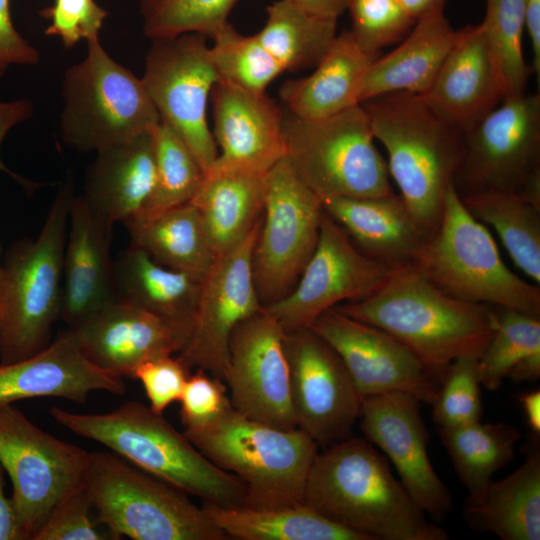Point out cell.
Here are the masks:
<instances>
[{
    "instance_id": "6da1fadb",
    "label": "cell",
    "mask_w": 540,
    "mask_h": 540,
    "mask_svg": "<svg viewBox=\"0 0 540 540\" xmlns=\"http://www.w3.org/2000/svg\"><path fill=\"white\" fill-rule=\"evenodd\" d=\"M303 504L366 540L449 539L366 438L350 436L316 454Z\"/></svg>"
},
{
    "instance_id": "7a4b0ae2",
    "label": "cell",
    "mask_w": 540,
    "mask_h": 540,
    "mask_svg": "<svg viewBox=\"0 0 540 540\" xmlns=\"http://www.w3.org/2000/svg\"><path fill=\"white\" fill-rule=\"evenodd\" d=\"M336 308L395 337L441 379L457 357L481 355L495 329L493 306L448 295L412 265L394 268L369 297Z\"/></svg>"
},
{
    "instance_id": "3957f363",
    "label": "cell",
    "mask_w": 540,
    "mask_h": 540,
    "mask_svg": "<svg viewBox=\"0 0 540 540\" xmlns=\"http://www.w3.org/2000/svg\"><path fill=\"white\" fill-rule=\"evenodd\" d=\"M361 105L375 140L387 152L389 175L399 196L430 235L462 159L464 131L420 94L391 92Z\"/></svg>"
},
{
    "instance_id": "277c9868",
    "label": "cell",
    "mask_w": 540,
    "mask_h": 540,
    "mask_svg": "<svg viewBox=\"0 0 540 540\" xmlns=\"http://www.w3.org/2000/svg\"><path fill=\"white\" fill-rule=\"evenodd\" d=\"M50 414L74 434L103 444L203 503L245 506L243 483L207 459L163 414L143 403L128 401L104 414H80L53 406Z\"/></svg>"
},
{
    "instance_id": "5b68a950",
    "label": "cell",
    "mask_w": 540,
    "mask_h": 540,
    "mask_svg": "<svg viewBox=\"0 0 540 540\" xmlns=\"http://www.w3.org/2000/svg\"><path fill=\"white\" fill-rule=\"evenodd\" d=\"M183 434L207 459L243 483L245 507L303 504L319 446L300 428L279 429L247 418L230 405L212 423Z\"/></svg>"
},
{
    "instance_id": "8992f818",
    "label": "cell",
    "mask_w": 540,
    "mask_h": 540,
    "mask_svg": "<svg viewBox=\"0 0 540 540\" xmlns=\"http://www.w3.org/2000/svg\"><path fill=\"white\" fill-rule=\"evenodd\" d=\"M72 181L58 191L35 240L14 245L2 266L0 284V363L29 358L49 345L60 317L63 257Z\"/></svg>"
},
{
    "instance_id": "52a82bcc",
    "label": "cell",
    "mask_w": 540,
    "mask_h": 540,
    "mask_svg": "<svg viewBox=\"0 0 540 540\" xmlns=\"http://www.w3.org/2000/svg\"><path fill=\"white\" fill-rule=\"evenodd\" d=\"M412 266L456 299L540 318L539 285L523 280L504 263L486 225L468 212L454 183L445 194L437 228Z\"/></svg>"
},
{
    "instance_id": "ba28073f",
    "label": "cell",
    "mask_w": 540,
    "mask_h": 540,
    "mask_svg": "<svg viewBox=\"0 0 540 540\" xmlns=\"http://www.w3.org/2000/svg\"><path fill=\"white\" fill-rule=\"evenodd\" d=\"M282 130L286 159L321 200L395 194L361 104L321 119L300 118L286 109Z\"/></svg>"
},
{
    "instance_id": "9c48e42d",
    "label": "cell",
    "mask_w": 540,
    "mask_h": 540,
    "mask_svg": "<svg viewBox=\"0 0 540 540\" xmlns=\"http://www.w3.org/2000/svg\"><path fill=\"white\" fill-rule=\"evenodd\" d=\"M62 79L60 134L78 151H98L152 132L161 118L142 78L116 62L99 38Z\"/></svg>"
},
{
    "instance_id": "30bf717a",
    "label": "cell",
    "mask_w": 540,
    "mask_h": 540,
    "mask_svg": "<svg viewBox=\"0 0 540 540\" xmlns=\"http://www.w3.org/2000/svg\"><path fill=\"white\" fill-rule=\"evenodd\" d=\"M85 485L97 522L107 526L114 539H227L185 492L113 454L90 453Z\"/></svg>"
},
{
    "instance_id": "8fae6325",
    "label": "cell",
    "mask_w": 540,
    "mask_h": 540,
    "mask_svg": "<svg viewBox=\"0 0 540 540\" xmlns=\"http://www.w3.org/2000/svg\"><path fill=\"white\" fill-rule=\"evenodd\" d=\"M454 187L460 197L507 193L540 207L539 93L504 99L464 131Z\"/></svg>"
},
{
    "instance_id": "7c38bea8",
    "label": "cell",
    "mask_w": 540,
    "mask_h": 540,
    "mask_svg": "<svg viewBox=\"0 0 540 540\" xmlns=\"http://www.w3.org/2000/svg\"><path fill=\"white\" fill-rule=\"evenodd\" d=\"M323 214L322 200L297 177L285 156L265 174L262 219L252 255L263 308L296 285L317 246Z\"/></svg>"
},
{
    "instance_id": "4fadbf2b",
    "label": "cell",
    "mask_w": 540,
    "mask_h": 540,
    "mask_svg": "<svg viewBox=\"0 0 540 540\" xmlns=\"http://www.w3.org/2000/svg\"><path fill=\"white\" fill-rule=\"evenodd\" d=\"M89 460V452L43 431L13 405L0 408V463L26 540L84 483Z\"/></svg>"
},
{
    "instance_id": "5bb4252c",
    "label": "cell",
    "mask_w": 540,
    "mask_h": 540,
    "mask_svg": "<svg viewBox=\"0 0 540 540\" xmlns=\"http://www.w3.org/2000/svg\"><path fill=\"white\" fill-rule=\"evenodd\" d=\"M206 38L186 33L152 40L142 77L161 120L181 136L204 172L218 156L207 107L219 76Z\"/></svg>"
},
{
    "instance_id": "9a60e30c",
    "label": "cell",
    "mask_w": 540,
    "mask_h": 540,
    "mask_svg": "<svg viewBox=\"0 0 540 540\" xmlns=\"http://www.w3.org/2000/svg\"><path fill=\"white\" fill-rule=\"evenodd\" d=\"M283 343L297 427L323 449L349 438L361 398L339 354L311 327L285 332Z\"/></svg>"
},
{
    "instance_id": "2e32d148",
    "label": "cell",
    "mask_w": 540,
    "mask_h": 540,
    "mask_svg": "<svg viewBox=\"0 0 540 540\" xmlns=\"http://www.w3.org/2000/svg\"><path fill=\"white\" fill-rule=\"evenodd\" d=\"M393 269L361 252L324 211L317 246L296 285L263 309L285 332L310 327L326 310L375 293Z\"/></svg>"
},
{
    "instance_id": "e0dca14e",
    "label": "cell",
    "mask_w": 540,
    "mask_h": 540,
    "mask_svg": "<svg viewBox=\"0 0 540 540\" xmlns=\"http://www.w3.org/2000/svg\"><path fill=\"white\" fill-rule=\"evenodd\" d=\"M261 219L235 246L217 255L201 281L188 340L179 358L189 367L223 380L235 327L263 309L252 273Z\"/></svg>"
},
{
    "instance_id": "ac0fdd59",
    "label": "cell",
    "mask_w": 540,
    "mask_h": 540,
    "mask_svg": "<svg viewBox=\"0 0 540 540\" xmlns=\"http://www.w3.org/2000/svg\"><path fill=\"white\" fill-rule=\"evenodd\" d=\"M310 327L339 354L361 399L403 392L420 402H435L440 377L389 333L336 307L320 314Z\"/></svg>"
},
{
    "instance_id": "d6986e66",
    "label": "cell",
    "mask_w": 540,
    "mask_h": 540,
    "mask_svg": "<svg viewBox=\"0 0 540 540\" xmlns=\"http://www.w3.org/2000/svg\"><path fill=\"white\" fill-rule=\"evenodd\" d=\"M285 331L264 309L231 333L223 380L231 406L247 418L290 430L297 428L284 350Z\"/></svg>"
},
{
    "instance_id": "ffe728a7",
    "label": "cell",
    "mask_w": 540,
    "mask_h": 540,
    "mask_svg": "<svg viewBox=\"0 0 540 540\" xmlns=\"http://www.w3.org/2000/svg\"><path fill=\"white\" fill-rule=\"evenodd\" d=\"M419 403L403 392L364 397L360 427L365 438L390 459L414 502L440 522L451 512L453 499L429 459V438Z\"/></svg>"
},
{
    "instance_id": "44dd1931",
    "label": "cell",
    "mask_w": 540,
    "mask_h": 540,
    "mask_svg": "<svg viewBox=\"0 0 540 540\" xmlns=\"http://www.w3.org/2000/svg\"><path fill=\"white\" fill-rule=\"evenodd\" d=\"M190 331L117 297L67 333L95 366L132 378L142 363L179 353Z\"/></svg>"
},
{
    "instance_id": "7402d4cb",
    "label": "cell",
    "mask_w": 540,
    "mask_h": 540,
    "mask_svg": "<svg viewBox=\"0 0 540 540\" xmlns=\"http://www.w3.org/2000/svg\"><path fill=\"white\" fill-rule=\"evenodd\" d=\"M210 101L212 134L220 153L209 170L265 175L285 156L284 111L265 92H251L219 80Z\"/></svg>"
},
{
    "instance_id": "603a6c76",
    "label": "cell",
    "mask_w": 540,
    "mask_h": 540,
    "mask_svg": "<svg viewBox=\"0 0 540 540\" xmlns=\"http://www.w3.org/2000/svg\"><path fill=\"white\" fill-rule=\"evenodd\" d=\"M68 224L60 317L72 327L118 296L110 259L113 224L99 217L82 195L72 198Z\"/></svg>"
},
{
    "instance_id": "cb8c5ba5",
    "label": "cell",
    "mask_w": 540,
    "mask_h": 540,
    "mask_svg": "<svg viewBox=\"0 0 540 540\" xmlns=\"http://www.w3.org/2000/svg\"><path fill=\"white\" fill-rule=\"evenodd\" d=\"M421 96L463 131L504 100L502 77L481 24L457 30L453 46Z\"/></svg>"
},
{
    "instance_id": "d4e9b609",
    "label": "cell",
    "mask_w": 540,
    "mask_h": 540,
    "mask_svg": "<svg viewBox=\"0 0 540 540\" xmlns=\"http://www.w3.org/2000/svg\"><path fill=\"white\" fill-rule=\"evenodd\" d=\"M97 390L122 395L126 387L123 378L91 363L68 333L29 358L0 363V408L36 397L85 403Z\"/></svg>"
},
{
    "instance_id": "484cf974",
    "label": "cell",
    "mask_w": 540,
    "mask_h": 540,
    "mask_svg": "<svg viewBox=\"0 0 540 540\" xmlns=\"http://www.w3.org/2000/svg\"><path fill=\"white\" fill-rule=\"evenodd\" d=\"M322 204L361 252L392 268L412 265L429 236L396 194L331 197Z\"/></svg>"
},
{
    "instance_id": "4316f807",
    "label": "cell",
    "mask_w": 540,
    "mask_h": 540,
    "mask_svg": "<svg viewBox=\"0 0 540 540\" xmlns=\"http://www.w3.org/2000/svg\"><path fill=\"white\" fill-rule=\"evenodd\" d=\"M82 196L102 219L114 224L143 213L155 188L152 132L96 151Z\"/></svg>"
},
{
    "instance_id": "83f0119b",
    "label": "cell",
    "mask_w": 540,
    "mask_h": 540,
    "mask_svg": "<svg viewBox=\"0 0 540 540\" xmlns=\"http://www.w3.org/2000/svg\"><path fill=\"white\" fill-rule=\"evenodd\" d=\"M456 34L444 8L417 18L400 45L371 63L360 87L359 103L391 92L426 93Z\"/></svg>"
},
{
    "instance_id": "f1b7e54d",
    "label": "cell",
    "mask_w": 540,
    "mask_h": 540,
    "mask_svg": "<svg viewBox=\"0 0 540 540\" xmlns=\"http://www.w3.org/2000/svg\"><path fill=\"white\" fill-rule=\"evenodd\" d=\"M377 57L364 52L350 31L336 35L307 77L288 80L280 97L289 112L304 119H321L359 105V91Z\"/></svg>"
},
{
    "instance_id": "f546056e",
    "label": "cell",
    "mask_w": 540,
    "mask_h": 540,
    "mask_svg": "<svg viewBox=\"0 0 540 540\" xmlns=\"http://www.w3.org/2000/svg\"><path fill=\"white\" fill-rule=\"evenodd\" d=\"M536 434L525 461L513 473L492 481L479 503L466 500L463 517L478 532L502 540L540 539V449Z\"/></svg>"
},
{
    "instance_id": "4dcf8cb0",
    "label": "cell",
    "mask_w": 540,
    "mask_h": 540,
    "mask_svg": "<svg viewBox=\"0 0 540 540\" xmlns=\"http://www.w3.org/2000/svg\"><path fill=\"white\" fill-rule=\"evenodd\" d=\"M265 175L208 170L190 201L215 256L239 243L262 217Z\"/></svg>"
},
{
    "instance_id": "1f68e13d",
    "label": "cell",
    "mask_w": 540,
    "mask_h": 540,
    "mask_svg": "<svg viewBox=\"0 0 540 540\" xmlns=\"http://www.w3.org/2000/svg\"><path fill=\"white\" fill-rule=\"evenodd\" d=\"M132 245L168 268L202 281L215 255L191 203L142 213L123 223Z\"/></svg>"
},
{
    "instance_id": "d6a6232c",
    "label": "cell",
    "mask_w": 540,
    "mask_h": 540,
    "mask_svg": "<svg viewBox=\"0 0 540 540\" xmlns=\"http://www.w3.org/2000/svg\"><path fill=\"white\" fill-rule=\"evenodd\" d=\"M114 278L119 298L163 319L192 327L200 280L159 264L133 245L114 265Z\"/></svg>"
},
{
    "instance_id": "836d02e7",
    "label": "cell",
    "mask_w": 540,
    "mask_h": 540,
    "mask_svg": "<svg viewBox=\"0 0 540 540\" xmlns=\"http://www.w3.org/2000/svg\"><path fill=\"white\" fill-rule=\"evenodd\" d=\"M211 522L242 540H366L324 518L305 504L274 509L222 507L203 503Z\"/></svg>"
},
{
    "instance_id": "e575fe53",
    "label": "cell",
    "mask_w": 540,
    "mask_h": 540,
    "mask_svg": "<svg viewBox=\"0 0 540 540\" xmlns=\"http://www.w3.org/2000/svg\"><path fill=\"white\" fill-rule=\"evenodd\" d=\"M455 473L468 491L467 501L481 502L493 475L515 455L519 431L508 423L481 420L452 428H438Z\"/></svg>"
},
{
    "instance_id": "d590c367",
    "label": "cell",
    "mask_w": 540,
    "mask_h": 540,
    "mask_svg": "<svg viewBox=\"0 0 540 540\" xmlns=\"http://www.w3.org/2000/svg\"><path fill=\"white\" fill-rule=\"evenodd\" d=\"M495 329L478 359L481 385L499 389L504 379L518 383L540 377V318L493 306Z\"/></svg>"
},
{
    "instance_id": "8d00e7d4",
    "label": "cell",
    "mask_w": 540,
    "mask_h": 540,
    "mask_svg": "<svg viewBox=\"0 0 540 540\" xmlns=\"http://www.w3.org/2000/svg\"><path fill=\"white\" fill-rule=\"evenodd\" d=\"M337 20L315 16L293 0L267 7V21L255 34L284 71L314 68L336 37Z\"/></svg>"
},
{
    "instance_id": "74e56055",
    "label": "cell",
    "mask_w": 540,
    "mask_h": 540,
    "mask_svg": "<svg viewBox=\"0 0 540 540\" xmlns=\"http://www.w3.org/2000/svg\"><path fill=\"white\" fill-rule=\"evenodd\" d=\"M468 212L497 232L514 264L540 284V207L507 193L460 197Z\"/></svg>"
},
{
    "instance_id": "f35d334b",
    "label": "cell",
    "mask_w": 540,
    "mask_h": 540,
    "mask_svg": "<svg viewBox=\"0 0 540 540\" xmlns=\"http://www.w3.org/2000/svg\"><path fill=\"white\" fill-rule=\"evenodd\" d=\"M152 137L156 180L153 195L143 213L190 202L205 174L185 141L165 121L160 120Z\"/></svg>"
},
{
    "instance_id": "ab89813d",
    "label": "cell",
    "mask_w": 540,
    "mask_h": 540,
    "mask_svg": "<svg viewBox=\"0 0 540 540\" xmlns=\"http://www.w3.org/2000/svg\"><path fill=\"white\" fill-rule=\"evenodd\" d=\"M481 25L502 77L504 99L526 93L534 73L522 49L525 0H486Z\"/></svg>"
},
{
    "instance_id": "60d3db41",
    "label": "cell",
    "mask_w": 540,
    "mask_h": 540,
    "mask_svg": "<svg viewBox=\"0 0 540 540\" xmlns=\"http://www.w3.org/2000/svg\"><path fill=\"white\" fill-rule=\"evenodd\" d=\"M212 40L210 53L219 80L251 92L264 93L267 86L284 72L255 34L243 35L230 22Z\"/></svg>"
},
{
    "instance_id": "b9f144b4",
    "label": "cell",
    "mask_w": 540,
    "mask_h": 540,
    "mask_svg": "<svg viewBox=\"0 0 540 540\" xmlns=\"http://www.w3.org/2000/svg\"><path fill=\"white\" fill-rule=\"evenodd\" d=\"M239 0H139L144 34L151 40L197 33L207 38L228 23Z\"/></svg>"
},
{
    "instance_id": "7bdbcfd3",
    "label": "cell",
    "mask_w": 540,
    "mask_h": 540,
    "mask_svg": "<svg viewBox=\"0 0 540 540\" xmlns=\"http://www.w3.org/2000/svg\"><path fill=\"white\" fill-rule=\"evenodd\" d=\"M479 357L477 354H465L448 365L432 404L433 420L438 428L458 427L481 420Z\"/></svg>"
},
{
    "instance_id": "ee69618b",
    "label": "cell",
    "mask_w": 540,
    "mask_h": 540,
    "mask_svg": "<svg viewBox=\"0 0 540 540\" xmlns=\"http://www.w3.org/2000/svg\"><path fill=\"white\" fill-rule=\"evenodd\" d=\"M346 10L353 38L373 57L403 39L416 21L399 0H349Z\"/></svg>"
},
{
    "instance_id": "f6af8a7d",
    "label": "cell",
    "mask_w": 540,
    "mask_h": 540,
    "mask_svg": "<svg viewBox=\"0 0 540 540\" xmlns=\"http://www.w3.org/2000/svg\"><path fill=\"white\" fill-rule=\"evenodd\" d=\"M40 15L49 21L45 34L71 48L82 39L99 38L108 11L96 0H54Z\"/></svg>"
},
{
    "instance_id": "bcb514c9",
    "label": "cell",
    "mask_w": 540,
    "mask_h": 540,
    "mask_svg": "<svg viewBox=\"0 0 540 540\" xmlns=\"http://www.w3.org/2000/svg\"><path fill=\"white\" fill-rule=\"evenodd\" d=\"M92 503L84 483L63 498L50 513L33 540H103L89 511Z\"/></svg>"
},
{
    "instance_id": "7dc6e473",
    "label": "cell",
    "mask_w": 540,
    "mask_h": 540,
    "mask_svg": "<svg viewBox=\"0 0 540 540\" xmlns=\"http://www.w3.org/2000/svg\"><path fill=\"white\" fill-rule=\"evenodd\" d=\"M222 381L201 369L188 377L179 399L185 429L212 423L231 405Z\"/></svg>"
},
{
    "instance_id": "c3c4849f",
    "label": "cell",
    "mask_w": 540,
    "mask_h": 540,
    "mask_svg": "<svg viewBox=\"0 0 540 540\" xmlns=\"http://www.w3.org/2000/svg\"><path fill=\"white\" fill-rule=\"evenodd\" d=\"M189 376V367L179 357L166 355L142 363L132 378L142 383L149 407L163 414L171 403L179 401Z\"/></svg>"
},
{
    "instance_id": "681fc988",
    "label": "cell",
    "mask_w": 540,
    "mask_h": 540,
    "mask_svg": "<svg viewBox=\"0 0 540 540\" xmlns=\"http://www.w3.org/2000/svg\"><path fill=\"white\" fill-rule=\"evenodd\" d=\"M38 50L15 28L10 13V0H0V77L11 65H36Z\"/></svg>"
},
{
    "instance_id": "f907efd6",
    "label": "cell",
    "mask_w": 540,
    "mask_h": 540,
    "mask_svg": "<svg viewBox=\"0 0 540 540\" xmlns=\"http://www.w3.org/2000/svg\"><path fill=\"white\" fill-rule=\"evenodd\" d=\"M33 113V104L29 99H18L14 101H0V146L7 133L17 124L29 119ZM0 171H4L15 178L23 185L29 182L10 171L2 162L0 157Z\"/></svg>"
},
{
    "instance_id": "816d5d0a",
    "label": "cell",
    "mask_w": 540,
    "mask_h": 540,
    "mask_svg": "<svg viewBox=\"0 0 540 540\" xmlns=\"http://www.w3.org/2000/svg\"><path fill=\"white\" fill-rule=\"evenodd\" d=\"M5 473L0 463V540H26L12 497L5 494Z\"/></svg>"
},
{
    "instance_id": "f5cc1de1",
    "label": "cell",
    "mask_w": 540,
    "mask_h": 540,
    "mask_svg": "<svg viewBox=\"0 0 540 540\" xmlns=\"http://www.w3.org/2000/svg\"><path fill=\"white\" fill-rule=\"evenodd\" d=\"M525 29L532 48V70L540 78V0H525Z\"/></svg>"
},
{
    "instance_id": "db71d44e",
    "label": "cell",
    "mask_w": 540,
    "mask_h": 540,
    "mask_svg": "<svg viewBox=\"0 0 540 540\" xmlns=\"http://www.w3.org/2000/svg\"><path fill=\"white\" fill-rule=\"evenodd\" d=\"M305 11L322 18L338 19L349 0H293Z\"/></svg>"
},
{
    "instance_id": "11a10c76",
    "label": "cell",
    "mask_w": 540,
    "mask_h": 540,
    "mask_svg": "<svg viewBox=\"0 0 540 540\" xmlns=\"http://www.w3.org/2000/svg\"><path fill=\"white\" fill-rule=\"evenodd\" d=\"M518 402L531 432L540 434V391L531 390L518 395Z\"/></svg>"
},
{
    "instance_id": "9f6ffc18",
    "label": "cell",
    "mask_w": 540,
    "mask_h": 540,
    "mask_svg": "<svg viewBox=\"0 0 540 540\" xmlns=\"http://www.w3.org/2000/svg\"><path fill=\"white\" fill-rule=\"evenodd\" d=\"M407 12L416 20L422 15L437 9L444 8L447 0H399Z\"/></svg>"
},
{
    "instance_id": "6f0895ef",
    "label": "cell",
    "mask_w": 540,
    "mask_h": 540,
    "mask_svg": "<svg viewBox=\"0 0 540 540\" xmlns=\"http://www.w3.org/2000/svg\"><path fill=\"white\" fill-rule=\"evenodd\" d=\"M1 278H2V265L0 264V284H1Z\"/></svg>"
}]
</instances>
